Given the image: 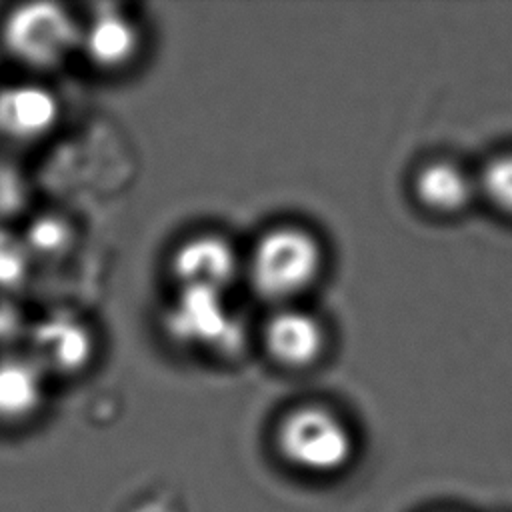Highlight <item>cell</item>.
Instances as JSON below:
<instances>
[{"instance_id": "obj_7", "label": "cell", "mask_w": 512, "mask_h": 512, "mask_svg": "<svg viewBox=\"0 0 512 512\" xmlns=\"http://www.w3.org/2000/svg\"><path fill=\"white\" fill-rule=\"evenodd\" d=\"M60 118L56 94L36 82H18L0 88V138L30 144L52 132Z\"/></svg>"}, {"instance_id": "obj_1", "label": "cell", "mask_w": 512, "mask_h": 512, "mask_svg": "<svg viewBox=\"0 0 512 512\" xmlns=\"http://www.w3.org/2000/svg\"><path fill=\"white\" fill-rule=\"evenodd\" d=\"M324 268L318 238L300 226H278L264 232L244 260L252 290L278 304L290 306L314 286Z\"/></svg>"}, {"instance_id": "obj_14", "label": "cell", "mask_w": 512, "mask_h": 512, "mask_svg": "<svg viewBox=\"0 0 512 512\" xmlns=\"http://www.w3.org/2000/svg\"><path fill=\"white\" fill-rule=\"evenodd\" d=\"M70 240V228L64 220L46 216L34 222L28 230V244L40 256H54L66 248Z\"/></svg>"}, {"instance_id": "obj_3", "label": "cell", "mask_w": 512, "mask_h": 512, "mask_svg": "<svg viewBox=\"0 0 512 512\" xmlns=\"http://www.w3.org/2000/svg\"><path fill=\"white\" fill-rule=\"evenodd\" d=\"M276 442L292 466L310 474H334L354 454L352 430L338 414L322 406H302L286 414Z\"/></svg>"}, {"instance_id": "obj_2", "label": "cell", "mask_w": 512, "mask_h": 512, "mask_svg": "<svg viewBox=\"0 0 512 512\" xmlns=\"http://www.w3.org/2000/svg\"><path fill=\"white\" fill-rule=\"evenodd\" d=\"M82 24L58 2L16 4L0 24L4 52L20 66L50 72L80 50Z\"/></svg>"}, {"instance_id": "obj_4", "label": "cell", "mask_w": 512, "mask_h": 512, "mask_svg": "<svg viewBox=\"0 0 512 512\" xmlns=\"http://www.w3.org/2000/svg\"><path fill=\"white\" fill-rule=\"evenodd\" d=\"M164 324L168 334L194 348H232L240 340V330L230 312L224 292L206 288H178Z\"/></svg>"}, {"instance_id": "obj_10", "label": "cell", "mask_w": 512, "mask_h": 512, "mask_svg": "<svg viewBox=\"0 0 512 512\" xmlns=\"http://www.w3.org/2000/svg\"><path fill=\"white\" fill-rule=\"evenodd\" d=\"M418 202L434 212L452 214L478 194V182L450 160H432L418 168L412 180Z\"/></svg>"}, {"instance_id": "obj_6", "label": "cell", "mask_w": 512, "mask_h": 512, "mask_svg": "<svg viewBox=\"0 0 512 512\" xmlns=\"http://www.w3.org/2000/svg\"><path fill=\"white\" fill-rule=\"evenodd\" d=\"M264 346L272 360L286 368H308L326 350V328L322 320L296 306H280L264 324Z\"/></svg>"}, {"instance_id": "obj_11", "label": "cell", "mask_w": 512, "mask_h": 512, "mask_svg": "<svg viewBox=\"0 0 512 512\" xmlns=\"http://www.w3.org/2000/svg\"><path fill=\"white\" fill-rule=\"evenodd\" d=\"M38 366L56 372H72L84 366L92 356L90 332L76 320L52 318L38 326L34 338Z\"/></svg>"}, {"instance_id": "obj_12", "label": "cell", "mask_w": 512, "mask_h": 512, "mask_svg": "<svg viewBox=\"0 0 512 512\" xmlns=\"http://www.w3.org/2000/svg\"><path fill=\"white\" fill-rule=\"evenodd\" d=\"M478 194L498 212L512 216V152L494 156L478 174Z\"/></svg>"}, {"instance_id": "obj_5", "label": "cell", "mask_w": 512, "mask_h": 512, "mask_svg": "<svg viewBox=\"0 0 512 512\" xmlns=\"http://www.w3.org/2000/svg\"><path fill=\"white\" fill-rule=\"evenodd\" d=\"M240 272H244V260L218 234L190 236L170 256V274L178 288H206L226 294Z\"/></svg>"}, {"instance_id": "obj_8", "label": "cell", "mask_w": 512, "mask_h": 512, "mask_svg": "<svg viewBox=\"0 0 512 512\" xmlns=\"http://www.w3.org/2000/svg\"><path fill=\"white\" fill-rule=\"evenodd\" d=\"M142 50V34L136 22L114 6H100L84 24L80 52L102 72H118L130 66Z\"/></svg>"}, {"instance_id": "obj_9", "label": "cell", "mask_w": 512, "mask_h": 512, "mask_svg": "<svg viewBox=\"0 0 512 512\" xmlns=\"http://www.w3.org/2000/svg\"><path fill=\"white\" fill-rule=\"evenodd\" d=\"M44 402V376L34 358H0V424L30 420Z\"/></svg>"}, {"instance_id": "obj_13", "label": "cell", "mask_w": 512, "mask_h": 512, "mask_svg": "<svg viewBox=\"0 0 512 512\" xmlns=\"http://www.w3.org/2000/svg\"><path fill=\"white\" fill-rule=\"evenodd\" d=\"M26 198L28 188L20 170L8 162H0V228L22 212Z\"/></svg>"}]
</instances>
